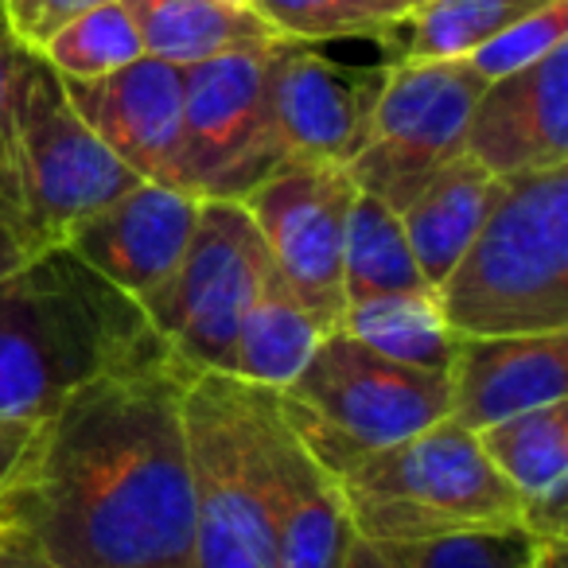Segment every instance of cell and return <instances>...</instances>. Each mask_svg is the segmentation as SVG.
Listing matches in <instances>:
<instances>
[{
  "label": "cell",
  "mask_w": 568,
  "mask_h": 568,
  "mask_svg": "<svg viewBox=\"0 0 568 568\" xmlns=\"http://www.w3.org/2000/svg\"><path fill=\"white\" fill-rule=\"evenodd\" d=\"M191 374L168 355L74 389L36 420L0 514L59 568H195Z\"/></svg>",
  "instance_id": "1"
},
{
  "label": "cell",
  "mask_w": 568,
  "mask_h": 568,
  "mask_svg": "<svg viewBox=\"0 0 568 568\" xmlns=\"http://www.w3.org/2000/svg\"><path fill=\"white\" fill-rule=\"evenodd\" d=\"M168 355L136 296L67 242L36 250L0 281V417L43 420L87 382Z\"/></svg>",
  "instance_id": "2"
},
{
  "label": "cell",
  "mask_w": 568,
  "mask_h": 568,
  "mask_svg": "<svg viewBox=\"0 0 568 568\" xmlns=\"http://www.w3.org/2000/svg\"><path fill=\"white\" fill-rule=\"evenodd\" d=\"M436 296L456 335L568 332V164L498 180Z\"/></svg>",
  "instance_id": "3"
},
{
  "label": "cell",
  "mask_w": 568,
  "mask_h": 568,
  "mask_svg": "<svg viewBox=\"0 0 568 568\" xmlns=\"http://www.w3.org/2000/svg\"><path fill=\"white\" fill-rule=\"evenodd\" d=\"M355 537L409 545L467 529L521 526L518 495L490 467L479 440L448 417L409 440L366 452L335 475Z\"/></svg>",
  "instance_id": "4"
},
{
  "label": "cell",
  "mask_w": 568,
  "mask_h": 568,
  "mask_svg": "<svg viewBox=\"0 0 568 568\" xmlns=\"http://www.w3.org/2000/svg\"><path fill=\"white\" fill-rule=\"evenodd\" d=\"M273 394L284 425L332 475L448 417V371L386 358L343 327L320 335L304 371Z\"/></svg>",
  "instance_id": "5"
},
{
  "label": "cell",
  "mask_w": 568,
  "mask_h": 568,
  "mask_svg": "<svg viewBox=\"0 0 568 568\" xmlns=\"http://www.w3.org/2000/svg\"><path fill=\"white\" fill-rule=\"evenodd\" d=\"M195 568H281L276 529L253 433V386L234 374L195 371L183 389Z\"/></svg>",
  "instance_id": "6"
},
{
  "label": "cell",
  "mask_w": 568,
  "mask_h": 568,
  "mask_svg": "<svg viewBox=\"0 0 568 568\" xmlns=\"http://www.w3.org/2000/svg\"><path fill=\"white\" fill-rule=\"evenodd\" d=\"M9 102L20 203L32 250L63 242L71 222L141 183L79 118L67 98L63 74L40 51L20 43L12 55Z\"/></svg>",
  "instance_id": "7"
},
{
  "label": "cell",
  "mask_w": 568,
  "mask_h": 568,
  "mask_svg": "<svg viewBox=\"0 0 568 568\" xmlns=\"http://www.w3.org/2000/svg\"><path fill=\"white\" fill-rule=\"evenodd\" d=\"M273 268L242 199H203L180 265L136 304L160 339L195 371L234 374V343L250 301Z\"/></svg>",
  "instance_id": "8"
},
{
  "label": "cell",
  "mask_w": 568,
  "mask_h": 568,
  "mask_svg": "<svg viewBox=\"0 0 568 568\" xmlns=\"http://www.w3.org/2000/svg\"><path fill=\"white\" fill-rule=\"evenodd\" d=\"M281 43L183 67V129L172 187L199 199H245L281 164L284 152L268 105V74Z\"/></svg>",
  "instance_id": "9"
},
{
  "label": "cell",
  "mask_w": 568,
  "mask_h": 568,
  "mask_svg": "<svg viewBox=\"0 0 568 568\" xmlns=\"http://www.w3.org/2000/svg\"><path fill=\"white\" fill-rule=\"evenodd\" d=\"M487 82L464 59L389 63L363 149L347 164L358 191L402 211L444 164L464 156V133Z\"/></svg>",
  "instance_id": "10"
},
{
  "label": "cell",
  "mask_w": 568,
  "mask_h": 568,
  "mask_svg": "<svg viewBox=\"0 0 568 568\" xmlns=\"http://www.w3.org/2000/svg\"><path fill=\"white\" fill-rule=\"evenodd\" d=\"M355 199L358 187L347 164L296 156L281 160L242 199L265 237L273 268L324 332L339 327L347 312L343 245Z\"/></svg>",
  "instance_id": "11"
},
{
  "label": "cell",
  "mask_w": 568,
  "mask_h": 568,
  "mask_svg": "<svg viewBox=\"0 0 568 568\" xmlns=\"http://www.w3.org/2000/svg\"><path fill=\"white\" fill-rule=\"evenodd\" d=\"M386 67H351L316 43L284 40L273 55L268 105L284 160L351 164L363 149L374 105L386 87Z\"/></svg>",
  "instance_id": "12"
},
{
  "label": "cell",
  "mask_w": 568,
  "mask_h": 568,
  "mask_svg": "<svg viewBox=\"0 0 568 568\" xmlns=\"http://www.w3.org/2000/svg\"><path fill=\"white\" fill-rule=\"evenodd\" d=\"M253 433L281 568H343L355 541L343 490L335 475L284 425L276 394L265 386H253Z\"/></svg>",
  "instance_id": "13"
},
{
  "label": "cell",
  "mask_w": 568,
  "mask_h": 568,
  "mask_svg": "<svg viewBox=\"0 0 568 568\" xmlns=\"http://www.w3.org/2000/svg\"><path fill=\"white\" fill-rule=\"evenodd\" d=\"M94 136L136 175L172 187L183 129V67L141 55L102 79H63Z\"/></svg>",
  "instance_id": "14"
},
{
  "label": "cell",
  "mask_w": 568,
  "mask_h": 568,
  "mask_svg": "<svg viewBox=\"0 0 568 568\" xmlns=\"http://www.w3.org/2000/svg\"><path fill=\"white\" fill-rule=\"evenodd\" d=\"M199 195L141 180L87 219L71 222L63 242L121 293L156 288L187 250L199 222Z\"/></svg>",
  "instance_id": "15"
},
{
  "label": "cell",
  "mask_w": 568,
  "mask_h": 568,
  "mask_svg": "<svg viewBox=\"0 0 568 568\" xmlns=\"http://www.w3.org/2000/svg\"><path fill=\"white\" fill-rule=\"evenodd\" d=\"M464 156L498 180L568 164V43L483 87Z\"/></svg>",
  "instance_id": "16"
},
{
  "label": "cell",
  "mask_w": 568,
  "mask_h": 568,
  "mask_svg": "<svg viewBox=\"0 0 568 568\" xmlns=\"http://www.w3.org/2000/svg\"><path fill=\"white\" fill-rule=\"evenodd\" d=\"M568 397V332L459 335L448 363V420L479 433Z\"/></svg>",
  "instance_id": "17"
},
{
  "label": "cell",
  "mask_w": 568,
  "mask_h": 568,
  "mask_svg": "<svg viewBox=\"0 0 568 568\" xmlns=\"http://www.w3.org/2000/svg\"><path fill=\"white\" fill-rule=\"evenodd\" d=\"M483 456L518 495L534 537H565L568 526V397L526 409L475 433Z\"/></svg>",
  "instance_id": "18"
},
{
  "label": "cell",
  "mask_w": 568,
  "mask_h": 568,
  "mask_svg": "<svg viewBox=\"0 0 568 568\" xmlns=\"http://www.w3.org/2000/svg\"><path fill=\"white\" fill-rule=\"evenodd\" d=\"M495 191L498 175H490L471 156H456L397 211L413 261L433 288L452 273L459 253L483 226Z\"/></svg>",
  "instance_id": "19"
},
{
  "label": "cell",
  "mask_w": 568,
  "mask_h": 568,
  "mask_svg": "<svg viewBox=\"0 0 568 568\" xmlns=\"http://www.w3.org/2000/svg\"><path fill=\"white\" fill-rule=\"evenodd\" d=\"M144 55L172 67H195L230 51L273 48L284 36L257 9L222 0H125Z\"/></svg>",
  "instance_id": "20"
},
{
  "label": "cell",
  "mask_w": 568,
  "mask_h": 568,
  "mask_svg": "<svg viewBox=\"0 0 568 568\" xmlns=\"http://www.w3.org/2000/svg\"><path fill=\"white\" fill-rule=\"evenodd\" d=\"M324 327L304 312L293 288L268 268L257 296L250 301L234 343V378L265 389H284L304 371Z\"/></svg>",
  "instance_id": "21"
},
{
  "label": "cell",
  "mask_w": 568,
  "mask_h": 568,
  "mask_svg": "<svg viewBox=\"0 0 568 568\" xmlns=\"http://www.w3.org/2000/svg\"><path fill=\"white\" fill-rule=\"evenodd\" d=\"M552 0H417L386 36L397 40L394 63H436L467 59L529 12Z\"/></svg>",
  "instance_id": "22"
},
{
  "label": "cell",
  "mask_w": 568,
  "mask_h": 568,
  "mask_svg": "<svg viewBox=\"0 0 568 568\" xmlns=\"http://www.w3.org/2000/svg\"><path fill=\"white\" fill-rule=\"evenodd\" d=\"M339 327L363 339L366 347H374L378 355L420 366V371H448L459 339L456 327L444 316L436 288L389 293L363 304H347Z\"/></svg>",
  "instance_id": "23"
},
{
  "label": "cell",
  "mask_w": 568,
  "mask_h": 568,
  "mask_svg": "<svg viewBox=\"0 0 568 568\" xmlns=\"http://www.w3.org/2000/svg\"><path fill=\"white\" fill-rule=\"evenodd\" d=\"M433 288L420 276L413 250L405 242L402 219L394 206L358 191L347 222V245H343V296L347 304H363L389 293H417Z\"/></svg>",
  "instance_id": "24"
},
{
  "label": "cell",
  "mask_w": 568,
  "mask_h": 568,
  "mask_svg": "<svg viewBox=\"0 0 568 568\" xmlns=\"http://www.w3.org/2000/svg\"><path fill=\"white\" fill-rule=\"evenodd\" d=\"M63 79H102L118 67L144 55L141 32L133 24V12L125 0H105L98 9L74 17L67 28H59L40 51Z\"/></svg>",
  "instance_id": "25"
},
{
  "label": "cell",
  "mask_w": 568,
  "mask_h": 568,
  "mask_svg": "<svg viewBox=\"0 0 568 568\" xmlns=\"http://www.w3.org/2000/svg\"><path fill=\"white\" fill-rule=\"evenodd\" d=\"M417 0H253V9L296 43L386 36Z\"/></svg>",
  "instance_id": "26"
},
{
  "label": "cell",
  "mask_w": 568,
  "mask_h": 568,
  "mask_svg": "<svg viewBox=\"0 0 568 568\" xmlns=\"http://www.w3.org/2000/svg\"><path fill=\"white\" fill-rule=\"evenodd\" d=\"M537 537L526 526L467 529L409 545H374L382 568H529Z\"/></svg>",
  "instance_id": "27"
},
{
  "label": "cell",
  "mask_w": 568,
  "mask_h": 568,
  "mask_svg": "<svg viewBox=\"0 0 568 568\" xmlns=\"http://www.w3.org/2000/svg\"><path fill=\"white\" fill-rule=\"evenodd\" d=\"M568 43V0H552L545 9L529 12L526 20L510 24L506 32H498L495 40H487L483 48H475L464 59L483 82H495L503 74H514L521 67L545 59L552 48Z\"/></svg>",
  "instance_id": "28"
},
{
  "label": "cell",
  "mask_w": 568,
  "mask_h": 568,
  "mask_svg": "<svg viewBox=\"0 0 568 568\" xmlns=\"http://www.w3.org/2000/svg\"><path fill=\"white\" fill-rule=\"evenodd\" d=\"M105 0H4V24L12 43L28 51H43V43L67 28L74 17L98 9Z\"/></svg>",
  "instance_id": "29"
},
{
  "label": "cell",
  "mask_w": 568,
  "mask_h": 568,
  "mask_svg": "<svg viewBox=\"0 0 568 568\" xmlns=\"http://www.w3.org/2000/svg\"><path fill=\"white\" fill-rule=\"evenodd\" d=\"M12 55H17V43H0V214L12 222L20 237L28 242L24 230V203H20V180H17V144H12ZM32 245V242H28Z\"/></svg>",
  "instance_id": "30"
},
{
  "label": "cell",
  "mask_w": 568,
  "mask_h": 568,
  "mask_svg": "<svg viewBox=\"0 0 568 568\" xmlns=\"http://www.w3.org/2000/svg\"><path fill=\"white\" fill-rule=\"evenodd\" d=\"M32 433H36V420L0 417V495L9 490L12 475H17L20 459H24V452H28Z\"/></svg>",
  "instance_id": "31"
},
{
  "label": "cell",
  "mask_w": 568,
  "mask_h": 568,
  "mask_svg": "<svg viewBox=\"0 0 568 568\" xmlns=\"http://www.w3.org/2000/svg\"><path fill=\"white\" fill-rule=\"evenodd\" d=\"M0 568H59L0 514Z\"/></svg>",
  "instance_id": "32"
},
{
  "label": "cell",
  "mask_w": 568,
  "mask_h": 568,
  "mask_svg": "<svg viewBox=\"0 0 568 568\" xmlns=\"http://www.w3.org/2000/svg\"><path fill=\"white\" fill-rule=\"evenodd\" d=\"M32 245L24 242V237L17 234V230H12V222L4 219V214H0V281H4V276L12 273V268H20L24 265L28 257H32Z\"/></svg>",
  "instance_id": "33"
},
{
  "label": "cell",
  "mask_w": 568,
  "mask_h": 568,
  "mask_svg": "<svg viewBox=\"0 0 568 568\" xmlns=\"http://www.w3.org/2000/svg\"><path fill=\"white\" fill-rule=\"evenodd\" d=\"M529 568H568V545L565 537H537L534 560Z\"/></svg>",
  "instance_id": "34"
},
{
  "label": "cell",
  "mask_w": 568,
  "mask_h": 568,
  "mask_svg": "<svg viewBox=\"0 0 568 568\" xmlns=\"http://www.w3.org/2000/svg\"><path fill=\"white\" fill-rule=\"evenodd\" d=\"M343 568H382V557H378V549H374L371 541L355 537V541H351V552H347V565H343Z\"/></svg>",
  "instance_id": "35"
},
{
  "label": "cell",
  "mask_w": 568,
  "mask_h": 568,
  "mask_svg": "<svg viewBox=\"0 0 568 568\" xmlns=\"http://www.w3.org/2000/svg\"><path fill=\"white\" fill-rule=\"evenodd\" d=\"M12 36H9V24H4V0H0V43H9Z\"/></svg>",
  "instance_id": "36"
},
{
  "label": "cell",
  "mask_w": 568,
  "mask_h": 568,
  "mask_svg": "<svg viewBox=\"0 0 568 568\" xmlns=\"http://www.w3.org/2000/svg\"><path fill=\"white\" fill-rule=\"evenodd\" d=\"M222 4H237V9H253V0H222Z\"/></svg>",
  "instance_id": "37"
}]
</instances>
